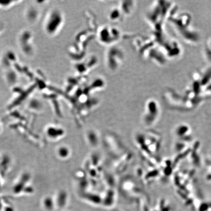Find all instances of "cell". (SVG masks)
Segmentation results:
<instances>
[{"label": "cell", "mask_w": 211, "mask_h": 211, "mask_svg": "<svg viewBox=\"0 0 211 211\" xmlns=\"http://www.w3.org/2000/svg\"><path fill=\"white\" fill-rule=\"evenodd\" d=\"M32 39V35L29 31H25L19 37V46L22 51L27 56H31L34 50Z\"/></svg>", "instance_id": "1"}, {"label": "cell", "mask_w": 211, "mask_h": 211, "mask_svg": "<svg viewBox=\"0 0 211 211\" xmlns=\"http://www.w3.org/2000/svg\"><path fill=\"white\" fill-rule=\"evenodd\" d=\"M58 14L55 11H52L46 17L44 24V29L48 34L52 35L55 33L57 29L56 26L57 25L56 23L58 22Z\"/></svg>", "instance_id": "2"}, {"label": "cell", "mask_w": 211, "mask_h": 211, "mask_svg": "<svg viewBox=\"0 0 211 211\" xmlns=\"http://www.w3.org/2000/svg\"><path fill=\"white\" fill-rule=\"evenodd\" d=\"M19 1H0V9H7L15 5Z\"/></svg>", "instance_id": "3"}, {"label": "cell", "mask_w": 211, "mask_h": 211, "mask_svg": "<svg viewBox=\"0 0 211 211\" xmlns=\"http://www.w3.org/2000/svg\"><path fill=\"white\" fill-rule=\"evenodd\" d=\"M27 15L28 20H30V21H32V20L34 21L35 19L38 16V11L36 9H35L34 8H30L28 10Z\"/></svg>", "instance_id": "4"}, {"label": "cell", "mask_w": 211, "mask_h": 211, "mask_svg": "<svg viewBox=\"0 0 211 211\" xmlns=\"http://www.w3.org/2000/svg\"><path fill=\"white\" fill-rule=\"evenodd\" d=\"M39 102L40 101L37 100H33L32 101L29 105L30 108L33 109L34 110H39V109L40 110L42 107L41 103Z\"/></svg>", "instance_id": "5"}, {"label": "cell", "mask_w": 211, "mask_h": 211, "mask_svg": "<svg viewBox=\"0 0 211 211\" xmlns=\"http://www.w3.org/2000/svg\"><path fill=\"white\" fill-rule=\"evenodd\" d=\"M2 26H1V24H0V32H1V30H2Z\"/></svg>", "instance_id": "6"}, {"label": "cell", "mask_w": 211, "mask_h": 211, "mask_svg": "<svg viewBox=\"0 0 211 211\" xmlns=\"http://www.w3.org/2000/svg\"><path fill=\"white\" fill-rule=\"evenodd\" d=\"M0 129H1V128H0Z\"/></svg>", "instance_id": "7"}]
</instances>
